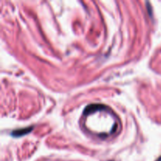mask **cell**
Instances as JSON below:
<instances>
[{"mask_svg": "<svg viewBox=\"0 0 161 161\" xmlns=\"http://www.w3.org/2000/svg\"><path fill=\"white\" fill-rule=\"evenodd\" d=\"M105 108H106L103 105H100V104H92V105H90L88 106H86V108L83 111V114H91V113H95V112L98 111V110H103L105 109Z\"/></svg>", "mask_w": 161, "mask_h": 161, "instance_id": "obj_1", "label": "cell"}, {"mask_svg": "<svg viewBox=\"0 0 161 161\" xmlns=\"http://www.w3.org/2000/svg\"><path fill=\"white\" fill-rule=\"evenodd\" d=\"M32 130H33L32 127H26V128L18 129V130H14V131L12 132V135L14 137H21V136H23V135H27V134H29Z\"/></svg>", "mask_w": 161, "mask_h": 161, "instance_id": "obj_2", "label": "cell"}, {"mask_svg": "<svg viewBox=\"0 0 161 161\" xmlns=\"http://www.w3.org/2000/svg\"><path fill=\"white\" fill-rule=\"evenodd\" d=\"M157 161H161V157H160V158H159V159H158V160H157Z\"/></svg>", "mask_w": 161, "mask_h": 161, "instance_id": "obj_3", "label": "cell"}]
</instances>
